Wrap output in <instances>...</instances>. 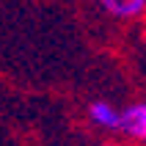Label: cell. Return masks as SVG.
Listing matches in <instances>:
<instances>
[{
  "instance_id": "1",
  "label": "cell",
  "mask_w": 146,
  "mask_h": 146,
  "mask_svg": "<svg viewBox=\"0 0 146 146\" xmlns=\"http://www.w3.org/2000/svg\"><path fill=\"white\" fill-rule=\"evenodd\" d=\"M83 119L94 132H102L108 138H116L121 132V108L110 99H88L83 105Z\"/></svg>"
},
{
  "instance_id": "2",
  "label": "cell",
  "mask_w": 146,
  "mask_h": 146,
  "mask_svg": "<svg viewBox=\"0 0 146 146\" xmlns=\"http://www.w3.org/2000/svg\"><path fill=\"white\" fill-rule=\"evenodd\" d=\"M119 138L132 146H146V97L132 99L121 108V132Z\"/></svg>"
},
{
  "instance_id": "3",
  "label": "cell",
  "mask_w": 146,
  "mask_h": 146,
  "mask_svg": "<svg viewBox=\"0 0 146 146\" xmlns=\"http://www.w3.org/2000/svg\"><path fill=\"white\" fill-rule=\"evenodd\" d=\"M97 8L105 17H110L113 22H124V25L146 19V0H102Z\"/></svg>"
},
{
  "instance_id": "4",
  "label": "cell",
  "mask_w": 146,
  "mask_h": 146,
  "mask_svg": "<svg viewBox=\"0 0 146 146\" xmlns=\"http://www.w3.org/2000/svg\"><path fill=\"white\" fill-rule=\"evenodd\" d=\"M97 146H132V143H127V141H121V138H102Z\"/></svg>"
}]
</instances>
